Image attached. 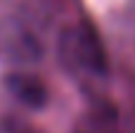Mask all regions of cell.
<instances>
[{
    "label": "cell",
    "mask_w": 135,
    "mask_h": 133,
    "mask_svg": "<svg viewBox=\"0 0 135 133\" xmlns=\"http://www.w3.org/2000/svg\"><path fill=\"white\" fill-rule=\"evenodd\" d=\"M8 133H40V131L33 128V126H25V123H10Z\"/></svg>",
    "instance_id": "3957f363"
},
{
    "label": "cell",
    "mask_w": 135,
    "mask_h": 133,
    "mask_svg": "<svg viewBox=\"0 0 135 133\" xmlns=\"http://www.w3.org/2000/svg\"><path fill=\"white\" fill-rule=\"evenodd\" d=\"M60 55L68 65L85 70V73H93V75H103L108 68V58H105V48L100 43V35L88 23H78L63 30Z\"/></svg>",
    "instance_id": "6da1fadb"
},
{
    "label": "cell",
    "mask_w": 135,
    "mask_h": 133,
    "mask_svg": "<svg viewBox=\"0 0 135 133\" xmlns=\"http://www.w3.org/2000/svg\"><path fill=\"white\" fill-rule=\"evenodd\" d=\"M5 83H8V90L13 93V98L25 108L38 111L48 103V88L33 73H10L5 78Z\"/></svg>",
    "instance_id": "7a4b0ae2"
},
{
    "label": "cell",
    "mask_w": 135,
    "mask_h": 133,
    "mask_svg": "<svg viewBox=\"0 0 135 133\" xmlns=\"http://www.w3.org/2000/svg\"><path fill=\"white\" fill-rule=\"evenodd\" d=\"M78 133H88V131H78Z\"/></svg>",
    "instance_id": "277c9868"
}]
</instances>
